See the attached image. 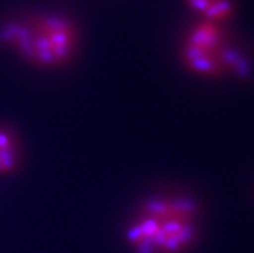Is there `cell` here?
I'll return each mask as SVG.
<instances>
[{"instance_id": "6da1fadb", "label": "cell", "mask_w": 254, "mask_h": 253, "mask_svg": "<svg viewBox=\"0 0 254 253\" xmlns=\"http://www.w3.org/2000/svg\"><path fill=\"white\" fill-rule=\"evenodd\" d=\"M200 218V205L190 196H152L135 209L124 239L133 253H186L199 239Z\"/></svg>"}, {"instance_id": "7a4b0ae2", "label": "cell", "mask_w": 254, "mask_h": 253, "mask_svg": "<svg viewBox=\"0 0 254 253\" xmlns=\"http://www.w3.org/2000/svg\"><path fill=\"white\" fill-rule=\"evenodd\" d=\"M0 44L35 68L60 69L76 53L79 29L64 12L23 13L0 26Z\"/></svg>"}, {"instance_id": "3957f363", "label": "cell", "mask_w": 254, "mask_h": 253, "mask_svg": "<svg viewBox=\"0 0 254 253\" xmlns=\"http://www.w3.org/2000/svg\"><path fill=\"white\" fill-rule=\"evenodd\" d=\"M180 60L187 71L208 79H249L253 74L251 58L232 40L227 25L196 19L182 39Z\"/></svg>"}, {"instance_id": "277c9868", "label": "cell", "mask_w": 254, "mask_h": 253, "mask_svg": "<svg viewBox=\"0 0 254 253\" xmlns=\"http://www.w3.org/2000/svg\"><path fill=\"white\" fill-rule=\"evenodd\" d=\"M197 21L227 25L238 10V0H184Z\"/></svg>"}, {"instance_id": "5b68a950", "label": "cell", "mask_w": 254, "mask_h": 253, "mask_svg": "<svg viewBox=\"0 0 254 253\" xmlns=\"http://www.w3.org/2000/svg\"><path fill=\"white\" fill-rule=\"evenodd\" d=\"M18 148L16 137L10 131L0 128V173L9 174L18 166Z\"/></svg>"}]
</instances>
